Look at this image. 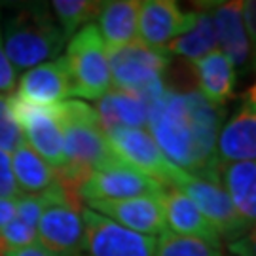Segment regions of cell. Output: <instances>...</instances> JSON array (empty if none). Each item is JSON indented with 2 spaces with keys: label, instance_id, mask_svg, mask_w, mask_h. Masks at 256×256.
<instances>
[{
  "label": "cell",
  "instance_id": "cell-29",
  "mask_svg": "<svg viewBox=\"0 0 256 256\" xmlns=\"http://www.w3.org/2000/svg\"><path fill=\"white\" fill-rule=\"evenodd\" d=\"M232 256H256V224L241 236L226 245Z\"/></svg>",
  "mask_w": 256,
  "mask_h": 256
},
{
  "label": "cell",
  "instance_id": "cell-27",
  "mask_svg": "<svg viewBox=\"0 0 256 256\" xmlns=\"http://www.w3.org/2000/svg\"><path fill=\"white\" fill-rule=\"evenodd\" d=\"M44 203H46V192L38 196H19L16 200V218L36 230Z\"/></svg>",
  "mask_w": 256,
  "mask_h": 256
},
{
  "label": "cell",
  "instance_id": "cell-10",
  "mask_svg": "<svg viewBox=\"0 0 256 256\" xmlns=\"http://www.w3.org/2000/svg\"><path fill=\"white\" fill-rule=\"evenodd\" d=\"M106 140L116 162L152 176L165 186H171L180 173V169L165 158L146 129H110L106 131Z\"/></svg>",
  "mask_w": 256,
  "mask_h": 256
},
{
  "label": "cell",
  "instance_id": "cell-5",
  "mask_svg": "<svg viewBox=\"0 0 256 256\" xmlns=\"http://www.w3.org/2000/svg\"><path fill=\"white\" fill-rule=\"evenodd\" d=\"M63 61L72 86V99L99 101L112 90L108 54L97 25H86L70 38Z\"/></svg>",
  "mask_w": 256,
  "mask_h": 256
},
{
  "label": "cell",
  "instance_id": "cell-2",
  "mask_svg": "<svg viewBox=\"0 0 256 256\" xmlns=\"http://www.w3.org/2000/svg\"><path fill=\"white\" fill-rule=\"evenodd\" d=\"M55 116L63 133L66 160V165L57 171V178L64 190L78 196L80 186L93 171L114 164L116 160L110 152L106 133L102 131L92 104L68 99L55 106Z\"/></svg>",
  "mask_w": 256,
  "mask_h": 256
},
{
  "label": "cell",
  "instance_id": "cell-31",
  "mask_svg": "<svg viewBox=\"0 0 256 256\" xmlns=\"http://www.w3.org/2000/svg\"><path fill=\"white\" fill-rule=\"evenodd\" d=\"M241 4H243V19H245L250 48L256 54V0H247V2H241Z\"/></svg>",
  "mask_w": 256,
  "mask_h": 256
},
{
  "label": "cell",
  "instance_id": "cell-8",
  "mask_svg": "<svg viewBox=\"0 0 256 256\" xmlns=\"http://www.w3.org/2000/svg\"><path fill=\"white\" fill-rule=\"evenodd\" d=\"M84 238L72 256H154L156 238L140 236L84 207Z\"/></svg>",
  "mask_w": 256,
  "mask_h": 256
},
{
  "label": "cell",
  "instance_id": "cell-4",
  "mask_svg": "<svg viewBox=\"0 0 256 256\" xmlns=\"http://www.w3.org/2000/svg\"><path fill=\"white\" fill-rule=\"evenodd\" d=\"M106 54L112 90L138 95L148 106L164 95L167 90L164 86V72L169 64V55L164 50L148 48L137 40Z\"/></svg>",
  "mask_w": 256,
  "mask_h": 256
},
{
  "label": "cell",
  "instance_id": "cell-14",
  "mask_svg": "<svg viewBox=\"0 0 256 256\" xmlns=\"http://www.w3.org/2000/svg\"><path fill=\"white\" fill-rule=\"evenodd\" d=\"M210 14L218 50L234 63L236 70H243L250 59V40L243 19V4L239 0L203 2Z\"/></svg>",
  "mask_w": 256,
  "mask_h": 256
},
{
  "label": "cell",
  "instance_id": "cell-24",
  "mask_svg": "<svg viewBox=\"0 0 256 256\" xmlns=\"http://www.w3.org/2000/svg\"><path fill=\"white\" fill-rule=\"evenodd\" d=\"M101 6L102 2L93 0H55L52 2V14L66 40L86 25H92L93 19L99 16Z\"/></svg>",
  "mask_w": 256,
  "mask_h": 256
},
{
  "label": "cell",
  "instance_id": "cell-19",
  "mask_svg": "<svg viewBox=\"0 0 256 256\" xmlns=\"http://www.w3.org/2000/svg\"><path fill=\"white\" fill-rule=\"evenodd\" d=\"M138 0H110L102 2L97 16V30L106 52L118 50L138 40Z\"/></svg>",
  "mask_w": 256,
  "mask_h": 256
},
{
  "label": "cell",
  "instance_id": "cell-25",
  "mask_svg": "<svg viewBox=\"0 0 256 256\" xmlns=\"http://www.w3.org/2000/svg\"><path fill=\"white\" fill-rule=\"evenodd\" d=\"M154 256H224V252L222 247H216L203 239L178 236L165 230L156 239Z\"/></svg>",
  "mask_w": 256,
  "mask_h": 256
},
{
  "label": "cell",
  "instance_id": "cell-22",
  "mask_svg": "<svg viewBox=\"0 0 256 256\" xmlns=\"http://www.w3.org/2000/svg\"><path fill=\"white\" fill-rule=\"evenodd\" d=\"M10 162H12V173L21 196L44 194L59 182L57 171L52 165H48L25 140L12 152Z\"/></svg>",
  "mask_w": 256,
  "mask_h": 256
},
{
  "label": "cell",
  "instance_id": "cell-17",
  "mask_svg": "<svg viewBox=\"0 0 256 256\" xmlns=\"http://www.w3.org/2000/svg\"><path fill=\"white\" fill-rule=\"evenodd\" d=\"M216 160L220 165L256 162V114L245 104L220 128Z\"/></svg>",
  "mask_w": 256,
  "mask_h": 256
},
{
  "label": "cell",
  "instance_id": "cell-9",
  "mask_svg": "<svg viewBox=\"0 0 256 256\" xmlns=\"http://www.w3.org/2000/svg\"><path fill=\"white\" fill-rule=\"evenodd\" d=\"M171 186L180 190L202 210V214L209 220L210 226L216 230L220 239L226 241V245L232 243L234 239L241 238L248 230L245 220L239 216L228 194L224 192V188L218 182H210V180L180 171Z\"/></svg>",
  "mask_w": 256,
  "mask_h": 256
},
{
  "label": "cell",
  "instance_id": "cell-13",
  "mask_svg": "<svg viewBox=\"0 0 256 256\" xmlns=\"http://www.w3.org/2000/svg\"><path fill=\"white\" fill-rule=\"evenodd\" d=\"M88 209L106 216L122 228L148 238L162 236L167 230L164 216V194L140 196L118 202H88Z\"/></svg>",
  "mask_w": 256,
  "mask_h": 256
},
{
  "label": "cell",
  "instance_id": "cell-33",
  "mask_svg": "<svg viewBox=\"0 0 256 256\" xmlns=\"http://www.w3.org/2000/svg\"><path fill=\"white\" fill-rule=\"evenodd\" d=\"M16 216V200H0V230Z\"/></svg>",
  "mask_w": 256,
  "mask_h": 256
},
{
  "label": "cell",
  "instance_id": "cell-3",
  "mask_svg": "<svg viewBox=\"0 0 256 256\" xmlns=\"http://www.w3.org/2000/svg\"><path fill=\"white\" fill-rule=\"evenodd\" d=\"M6 57L16 70L34 68L59 59L64 36L46 4H25L16 8L2 27Z\"/></svg>",
  "mask_w": 256,
  "mask_h": 256
},
{
  "label": "cell",
  "instance_id": "cell-18",
  "mask_svg": "<svg viewBox=\"0 0 256 256\" xmlns=\"http://www.w3.org/2000/svg\"><path fill=\"white\" fill-rule=\"evenodd\" d=\"M192 66L200 86L198 93L209 104L222 108L234 95L238 84V70L234 63L220 50H214L202 59L194 61Z\"/></svg>",
  "mask_w": 256,
  "mask_h": 256
},
{
  "label": "cell",
  "instance_id": "cell-23",
  "mask_svg": "<svg viewBox=\"0 0 256 256\" xmlns=\"http://www.w3.org/2000/svg\"><path fill=\"white\" fill-rule=\"evenodd\" d=\"M214 50H218L214 25H212L209 10L202 2V4H198L196 19H194L192 27L178 38H174L173 42H169L164 52L167 55H180V57L190 59L194 63V61L202 59L207 54L214 52Z\"/></svg>",
  "mask_w": 256,
  "mask_h": 256
},
{
  "label": "cell",
  "instance_id": "cell-34",
  "mask_svg": "<svg viewBox=\"0 0 256 256\" xmlns=\"http://www.w3.org/2000/svg\"><path fill=\"white\" fill-rule=\"evenodd\" d=\"M252 68H254V74H256V57H254V66H252ZM243 104L256 114V78H254V82H252V86H250V88L247 90V93H245Z\"/></svg>",
  "mask_w": 256,
  "mask_h": 256
},
{
  "label": "cell",
  "instance_id": "cell-11",
  "mask_svg": "<svg viewBox=\"0 0 256 256\" xmlns=\"http://www.w3.org/2000/svg\"><path fill=\"white\" fill-rule=\"evenodd\" d=\"M165 184L152 176L138 173L128 165L114 162V164L93 171L78 190V196L84 202H118L131 200L140 196H154L164 194Z\"/></svg>",
  "mask_w": 256,
  "mask_h": 256
},
{
  "label": "cell",
  "instance_id": "cell-26",
  "mask_svg": "<svg viewBox=\"0 0 256 256\" xmlns=\"http://www.w3.org/2000/svg\"><path fill=\"white\" fill-rule=\"evenodd\" d=\"M23 133L8 106V95L0 93V150L12 154L23 142Z\"/></svg>",
  "mask_w": 256,
  "mask_h": 256
},
{
  "label": "cell",
  "instance_id": "cell-12",
  "mask_svg": "<svg viewBox=\"0 0 256 256\" xmlns=\"http://www.w3.org/2000/svg\"><path fill=\"white\" fill-rule=\"evenodd\" d=\"M196 10L186 12L174 0H144L138 8V42L165 50L194 25Z\"/></svg>",
  "mask_w": 256,
  "mask_h": 256
},
{
  "label": "cell",
  "instance_id": "cell-16",
  "mask_svg": "<svg viewBox=\"0 0 256 256\" xmlns=\"http://www.w3.org/2000/svg\"><path fill=\"white\" fill-rule=\"evenodd\" d=\"M164 216L165 228L178 236L203 239L216 247H222V239L216 230L210 226V222L202 214L180 190L173 186H167L164 192Z\"/></svg>",
  "mask_w": 256,
  "mask_h": 256
},
{
  "label": "cell",
  "instance_id": "cell-6",
  "mask_svg": "<svg viewBox=\"0 0 256 256\" xmlns=\"http://www.w3.org/2000/svg\"><path fill=\"white\" fill-rule=\"evenodd\" d=\"M80 198L57 182L46 192V203L38 218V243L55 256H72L84 238Z\"/></svg>",
  "mask_w": 256,
  "mask_h": 256
},
{
  "label": "cell",
  "instance_id": "cell-20",
  "mask_svg": "<svg viewBox=\"0 0 256 256\" xmlns=\"http://www.w3.org/2000/svg\"><path fill=\"white\" fill-rule=\"evenodd\" d=\"M148 102L138 95L110 90L97 101L95 112L102 131L106 133L118 128L144 129L148 126Z\"/></svg>",
  "mask_w": 256,
  "mask_h": 256
},
{
  "label": "cell",
  "instance_id": "cell-28",
  "mask_svg": "<svg viewBox=\"0 0 256 256\" xmlns=\"http://www.w3.org/2000/svg\"><path fill=\"white\" fill-rule=\"evenodd\" d=\"M21 192L12 173V162L8 152L0 150V200H18Z\"/></svg>",
  "mask_w": 256,
  "mask_h": 256
},
{
  "label": "cell",
  "instance_id": "cell-30",
  "mask_svg": "<svg viewBox=\"0 0 256 256\" xmlns=\"http://www.w3.org/2000/svg\"><path fill=\"white\" fill-rule=\"evenodd\" d=\"M16 88V68L6 57L2 44V27H0V93H12Z\"/></svg>",
  "mask_w": 256,
  "mask_h": 256
},
{
  "label": "cell",
  "instance_id": "cell-1",
  "mask_svg": "<svg viewBox=\"0 0 256 256\" xmlns=\"http://www.w3.org/2000/svg\"><path fill=\"white\" fill-rule=\"evenodd\" d=\"M224 114L226 110L209 104L198 92L165 90L164 95L150 104L146 128L174 167L218 182L216 137Z\"/></svg>",
  "mask_w": 256,
  "mask_h": 256
},
{
  "label": "cell",
  "instance_id": "cell-32",
  "mask_svg": "<svg viewBox=\"0 0 256 256\" xmlns=\"http://www.w3.org/2000/svg\"><path fill=\"white\" fill-rule=\"evenodd\" d=\"M6 256H55L54 252H50L48 248H44L40 243H34V245H28V247L18 248V250H12Z\"/></svg>",
  "mask_w": 256,
  "mask_h": 256
},
{
  "label": "cell",
  "instance_id": "cell-21",
  "mask_svg": "<svg viewBox=\"0 0 256 256\" xmlns=\"http://www.w3.org/2000/svg\"><path fill=\"white\" fill-rule=\"evenodd\" d=\"M218 182L248 228L256 224V162L222 164Z\"/></svg>",
  "mask_w": 256,
  "mask_h": 256
},
{
  "label": "cell",
  "instance_id": "cell-15",
  "mask_svg": "<svg viewBox=\"0 0 256 256\" xmlns=\"http://www.w3.org/2000/svg\"><path fill=\"white\" fill-rule=\"evenodd\" d=\"M16 95L38 106H57L72 99V86L63 57L28 68L19 80Z\"/></svg>",
  "mask_w": 256,
  "mask_h": 256
},
{
  "label": "cell",
  "instance_id": "cell-7",
  "mask_svg": "<svg viewBox=\"0 0 256 256\" xmlns=\"http://www.w3.org/2000/svg\"><path fill=\"white\" fill-rule=\"evenodd\" d=\"M8 106L21 128L25 142L55 171H61L66 165V160L63 150V133L55 116V106H38L21 99L16 93L8 95Z\"/></svg>",
  "mask_w": 256,
  "mask_h": 256
}]
</instances>
